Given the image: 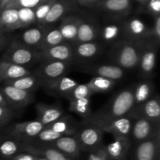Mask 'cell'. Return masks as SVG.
<instances>
[{
    "label": "cell",
    "instance_id": "obj_35",
    "mask_svg": "<svg viewBox=\"0 0 160 160\" xmlns=\"http://www.w3.org/2000/svg\"><path fill=\"white\" fill-rule=\"evenodd\" d=\"M66 11V6L62 3L55 2L50 8L48 14L42 21V24L49 25L54 23L62 17Z\"/></svg>",
    "mask_w": 160,
    "mask_h": 160
},
{
    "label": "cell",
    "instance_id": "obj_34",
    "mask_svg": "<svg viewBox=\"0 0 160 160\" xmlns=\"http://www.w3.org/2000/svg\"><path fill=\"white\" fill-rule=\"evenodd\" d=\"M64 39L61 34L59 28H51V29H45V34H44L43 40L41 45V50L49 47L55 46L63 43Z\"/></svg>",
    "mask_w": 160,
    "mask_h": 160
},
{
    "label": "cell",
    "instance_id": "obj_21",
    "mask_svg": "<svg viewBox=\"0 0 160 160\" xmlns=\"http://www.w3.org/2000/svg\"><path fill=\"white\" fill-rule=\"evenodd\" d=\"M45 31L42 27L30 28L20 33L15 39L25 46L40 51Z\"/></svg>",
    "mask_w": 160,
    "mask_h": 160
},
{
    "label": "cell",
    "instance_id": "obj_18",
    "mask_svg": "<svg viewBox=\"0 0 160 160\" xmlns=\"http://www.w3.org/2000/svg\"><path fill=\"white\" fill-rule=\"evenodd\" d=\"M78 84V82L74 79L65 75L52 82L45 84L42 88L49 95L67 98L70 92Z\"/></svg>",
    "mask_w": 160,
    "mask_h": 160
},
{
    "label": "cell",
    "instance_id": "obj_25",
    "mask_svg": "<svg viewBox=\"0 0 160 160\" xmlns=\"http://www.w3.org/2000/svg\"><path fill=\"white\" fill-rule=\"evenodd\" d=\"M131 146V141L114 139L106 148L111 160H127Z\"/></svg>",
    "mask_w": 160,
    "mask_h": 160
},
{
    "label": "cell",
    "instance_id": "obj_15",
    "mask_svg": "<svg viewBox=\"0 0 160 160\" xmlns=\"http://www.w3.org/2000/svg\"><path fill=\"white\" fill-rule=\"evenodd\" d=\"M21 152L29 153L36 157L47 160H75L65 156L56 148L45 145L23 143Z\"/></svg>",
    "mask_w": 160,
    "mask_h": 160
},
{
    "label": "cell",
    "instance_id": "obj_38",
    "mask_svg": "<svg viewBox=\"0 0 160 160\" xmlns=\"http://www.w3.org/2000/svg\"><path fill=\"white\" fill-rule=\"evenodd\" d=\"M18 17L21 28L29 27L30 25L37 22L34 9H30V8L18 9Z\"/></svg>",
    "mask_w": 160,
    "mask_h": 160
},
{
    "label": "cell",
    "instance_id": "obj_55",
    "mask_svg": "<svg viewBox=\"0 0 160 160\" xmlns=\"http://www.w3.org/2000/svg\"><path fill=\"white\" fill-rule=\"evenodd\" d=\"M0 12H1V10H0Z\"/></svg>",
    "mask_w": 160,
    "mask_h": 160
},
{
    "label": "cell",
    "instance_id": "obj_52",
    "mask_svg": "<svg viewBox=\"0 0 160 160\" xmlns=\"http://www.w3.org/2000/svg\"><path fill=\"white\" fill-rule=\"evenodd\" d=\"M1 81H2V78H1V73H0V82H1Z\"/></svg>",
    "mask_w": 160,
    "mask_h": 160
},
{
    "label": "cell",
    "instance_id": "obj_5",
    "mask_svg": "<svg viewBox=\"0 0 160 160\" xmlns=\"http://www.w3.org/2000/svg\"><path fill=\"white\" fill-rule=\"evenodd\" d=\"M127 160H160V130L144 142L131 144Z\"/></svg>",
    "mask_w": 160,
    "mask_h": 160
},
{
    "label": "cell",
    "instance_id": "obj_48",
    "mask_svg": "<svg viewBox=\"0 0 160 160\" xmlns=\"http://www.w3.org/2000/svg\"><path fill=\"white\" fill-rule=\"evenodd\" d=\"M12 1H15V0H0V10L2 11L4 9L5 7Z\"/></svg>",
    "mask_w": 160,
    "mask_h": 160
},
{
    "label": "cell",
    "instance_id": "obj_6",
    "mask_svg": "<svg viewBox=\"0 0 160 160\" xmlns=\"http://www.w3.org/2000/svg\"><path fill=\"white\" fill-rule=\"evenodd\" d=\"M104 132L93 123L82 122L77 131L75 137L78 139L82 152H89L102 144Z\"/></svg>",
    "mask_w": 160,
    "mask_h": 160
},
{
    "label": "cell",
    "instance_id": "obj_37",
    "mask_svg": "<svg viewBox=\"0 0 160 160\" xmlns=\"http://www.w3.org/2000/svg\"><path fill=\"white\" fill-rule=\"evenodd\" d=\"M93 95L90 87L88 84H78L69 94L67 99L69 102L74 100L82 99L85 98H90Z\"/></svg>",
    "mask_w": 160,
    "mask_h": 160
},
{
    "label": "cell",
    "instance_id": "obj_45",
    "mask_svg": "<svg viewBox=\"0 0 160 160\" xmlns=\"http://www.w3.org/2000/svg\"><path fill=\"white\" fill-rule=\"evenodd\" d=\"M10 43L9 35L6 32L0 29V52L3 49H6L8 45Z\"/></svg>",
    "mask_w": 160,
    "mask_h": 160
},
{
    "label": "cell",
    "instance_id": "obj_44",
    "mask_svg": "<svg viewBox=\"0 0 160 160\" xmlns=\"http://www.w3.org/2000/svg\"><path fill=\"white\" fill-rule=\"evenodd\" d=\"M148 38L153 39V40L156 41L157 42L160 43V17H156L155 20L154 25L152 28L149 29V33H148Z\"/></svg>",
    "mask_w": 160,
    "mask_h": 160
},
{
    "label": "cell",
    "instance_id": "obj_9",
    "mask_svg": "<svg viewBox=\"0 0 160 160\" xmlns=\"http://www.w3.org/2000/svg\"><path fill=\"white\" fill-rule=\"evenodd\" d=\"M160 130V123L148 120L142 117H132L131 131V143H140L150 138Z\"/></svg>",
    "mask_w": 160,
    "mask_h": 160
},
{
    "label": "cell",
    "instance_id": "obj_4",
    "mask_svg": "<svg viewBox=\"0 0 160 160\" xmlns=\"http://www.w3.org/2000/svg\"><path fill=\"white\" fill-rule=\"evenodd\" d=\"M159 44V42L151 38H146L142 41L138 69L139 74L143 79L149 80L153 76L156 66Z\"/></svg>",
    "mask_w": 160,
    "mask_h": 160
},
{
    "label": "cell",
    "instance_id": "obj_49",
    "mask_svg": "<svg viewBox=\"0 0 160 160\" xmlns=\"http://www.w3.org/2000/svg\"><path fill=\"white\" fill-rule=\"evenodd\" d=\"M0 105L5 106H8V103L7 102H6V98H5L4 95H2V93L1 92H0Z\"/></svg>",
    "mask_w": 160,
    "mask_h": 160
},
{
    "label": "cell",
    "instance_id": "obj_16",
    "mask_svg": "<svg viewBox=\"0 0 160 160\" xmlns=\"http://www.w3.org/2000/svg\"><path fill=\"white\" fill-rule=\"evenodd\" d=\"M45 145L52 147L65 156L75 160H78L82 152L75 135L62 136Z\"/></svg>",
    "mask_w": 160,
    "mask_h": 160
},
{
    "label": "cell",
    "instance_id": "obj_51",
    "mask_svg": "<svg viewBox=\"0 0 160 160\" xmlns=\"http://www.w3.org/2000/svg\"><path fill=\"white\" fill-rule=\"evenodd\" d=\"M35 160H47V159H42V158L36 157V156H35Z\"/></svg>",
    "mask_w": 160,
    "mask_h": 160
},
{
    "label": "cell",
    "instance_id": "obj_46",
    "mask_svg": "<svg viewBox=\"0 0 160 160\" xmlns=\"http://www.w3.org/2000/svg\"><path fill=\"white\" fill-rule=\"evenodd\" d=\"M148 9L156 17L159 16L160 12V0H150L148 3Z\"/></svg>",
    "mask_w": 160,
    "mask_h": 160
},
{
    "label": "cell",
    "instance_id": "obj_47",
    "mask_svg": "<svg viewBox=\"0 0 160 160\" xmlns=\"http://www.w3.org/2000/svg\"><path fill=\"white\" fill-rule=\"evenodd\" d=\"M10 160H35V156L26 152H20Z\"/></svg>",
    "mask_w": 160,
    "mask_h": 160
},
{
    "label": "cell",
    "instance_id": "obj_54",
    "mask_svg": "<svg viewBox=\"0 0 160 160\" xmlns=\"http://www.w3.org/2000/svg\"><path fill=\"white\" fill-rule=\"evenodd\" d=\"M142 1H145V0H142Z\"/></svg>",
    "mask_w": 160,
    "mask_h": 160
},
{
    "label": "cell",
    "instance_id": "obj_42",
    "mask_svg": "<svg viewBox=\"0 0 160 160\" xmlns=\"http://www.w3.org/2000/svg\"><path fill=\"white\" fill-rule=\"evenodd\" d=\"M88 160H111L106 152V145L102 144L98 148L89 152Z\"/></svg>",
    "mask_w": 160,
    "mask_h": 160
},
{
    "label": "cell",
    "instance_id": "obj_40",
    "mask_svg": "<svg viewBox=\"0 0 160 160\" xmlns=\"http://www.w3.org/2000/svg\"><path fill=\"white\" fill-rule=\"evenodd\" d=\"M46 0H15L11 2L5 7V9H20V8H30L34 9L42 4Z\"/></svg>",
    "mask_w": 160,
    "mask_h": 160
},
{
    "label": "cell",
    "instance_id": "obj_17",
    "mask_svg": "<svg viewBox=\"0 0 160 160\" xmlns=\"http://www.w3.org/2000/svg\"><path fill=\"white\" fill-rule=\"evenodd\" d=\"M73 61L83 64L86 61L95 59L102 51V45L97 42H82L73 44Z\"/></svg>",
    "mask_w": 160,
    "mask_h": 160
},
{
    "label": "cell",
    "instance_id": "obj_22",
    "mask_svg": "<svg viewBox=\"0 0 160 160\" xmlns=\"http://www.w3.org/2000/svg\"><path fill=\"white\" fill-rule=\"evenodd\" d=\"M79 126L80 123L73 120L70 116L65 117L63 115L53 123L45 126V128L62 135H74Z\"/></svg>",
    "mask_w": 160,
    "mask_h": 160
},
{
    "label": "cell",
    "instance_id": "obj_13",
    "mask_svg": "<svg viewBox=\"0 0 160 160\" xmlns=\"http://www.w3.org/2000/svg\"><path fill=\"white\" fill-rule=\"evenodd\" d=\"M80 69L86 73L95 75V77H102L116 81L124 78L126 71L114 64H82Z\"/></svg>",
    "mask_w": 160,
    "mask_h": 160
},
{
    "label": "cell",
    "instance_id": "obj_24",
    "mask_svg": "<svg viewBox=\"0 0 160 160\" xmlns=\"http://www.w3.org/2000/svg\"><path fill=\"white\" fill-rule=\"evenodd\" d=\"M23 143L8 136L0 137V160H10L21 152Z\"/></svg>",
    "mask_w": 160,
    "mask_h": 160
},
{
    "label": "cell",
    "instance_id": "obj_3",
    "mask_svg": "<svg viewBox=\"0 0 160 160\" xmlns=\"http://www.w3.org/2000/svg\"><path fill=\"white\" fill-rule=\"evenodd\" d=\"M0 60L28 68L41 61L40 51L25 46L13 39L6 48Z\"/></svg>",
    "mask_w": 160,
    "mask_h": 160
},
{
    "label": "cell",
    "instance_id": "obj_19",
    "mask_svg": "<svg viewBox=\"0 0 160 160\" xmlns=\"http://www.w3.org/2000/svg\"><path fill=\"white\" fill-rule=\"evenodd\" d=\"M35 109L37 112L36 120L40 122L44 126L53 123L64 115L63 109L56 105L39 102L36 104Z\"/></svg>",
    "mask_w": 160,
    "mask_h": 160
},
{
    "label": "cell",
    "instance_id": "obj_32",
    "mask_svg": "<svg viewBox=\"0 0 160 160\" xmlns=\"http://www.w3.org/2000/svg\"><path fill=\"white\" fill-rule=\"evenodd\" d=\"M123 37V26L120 27L117 23H108L102 28H100L99 38L106 42H114Z\"/></svg>",
    "mask_w": 160,
    "mask_h": 160
},
{
    "label": "cell",
    "instance_id": "obj_23",
    "mask_svg": "<svg viewBox=\"0 0 160 160\" xmlns=\"http://www.w3.org/2000/svg\"><path fill=\"white\" fill-rule=\"evenodd\" d=\"M0 73L2 81H11L32 74V71L27 67L2 60H0Z\"/></svg>",
    "mask_w": 160,
    "mask_h": 160
},
{
    "label": "cell",
    "instance_id": "obj_10",
    "mask_svg": "<svg viewBox=\"0 0 160 160\" xmlns=\"http://www.w3.org/2000/svg\"><path fill=\"white\" fill-rule=\"evenodd\" d=\"M0 92L2 93L12 109H22L34 101V92L20 90L10 85L4 84L0 87Z\"/></svg>",
    "mask_w": 160,
    "mask_h": 160
},
{
    "label": "cell",
    "instance_id": "obj_43",
    "mask_svg": "<svg viewBox=\"0 0 160 160\" xmlns=\"http://www.w3.org/2000/svg\"><path fill=\"white\" fill-rule=\"evenodd\" d=\"M53 3L54 2H47L42 3L40 6L36 7V9H34L37 22H38L40 23H42V21H43L44 19L47 16V14H48V11H49L50 8L52 6Z\"/></svg>",
    "mask_w": 160,
    "mask_h": 160
},
{
    "label": "cell",
    "instance_id": "obj_31",
    "mask_svg": "<svg viewBox=\"0 0 160 160\" xmlns=\"http://www.w3.org/2000/svg\"><path fill=\"white\" fill-rule=\"evenodd\" d=\"M117 82V81L108 78L95 77L92 78L87 84H88L94 95L96 93H106L109 92L115 87Z\"/></svg>",
    "mask_w": 160,
    "mask_h": 160
},
{
    "label": "cell",
    "instance_id": "obj_1",
    "mask_svg": "<svg viewBox=\"0 0 160 160\" xmlns=\"http://www.w3.org/2000/svg\"><path fill=\"white\" fill-rule=\"evenodd\" d=\"M134 107L133 87L126 88L119 91L101 109L83 122L93 123L95 125L111 121L129 115Z\"/></svg>",
    "mask_w": 160,
    "mask_h": 160
},
{
    "label": "cell",
    "instance_id": "obj_2",
    "mask_svg": "<svg viewBox=\"0 0 160 160\" xmlns=\"http://www.w3.org/2000/svg\"><path fill=\"white\" fill-rule=\"evenodd\" d=\"M142 41L119 39L112 43L108 56L114 65L125 70H134L138 65Z\"/></svg>",
    "mask_w": 160,
    "mask_h": 160
},
{
    "label": "cell",
    "instance_id": "obj_26",
    "mask_svg": "<svg viewBox=\"0 0 160 160\" xmlns=\"http://www.w3.org/2000/svg\"><path fill=\"white\" fill-rule=\"evenodd\" d=\"M100 28L95 26L94 23L90 22L81 20L78 26V34H77L75 43H82V42H95L99 38Z\"/></svg>",
    "mask_w": 160,
    "mask_h": 160
},
{
    "label": "cell",
    "instance_id": "obj_53",
    "mask_svg": "<svg viewBox=\"0 0 160 160\" xmlns=\"http://www.w3.org/2000/svg\"><path fill=\"white\" fill-rule=\"evenodd\" d=\"M2 131V129H0V133H1V131Z\"/></svg>",
    "mask_w": 160,
    "mask_h": 160
},
{
    "label": "cell",
    "instance_id": "obj_14",
    "mask_svg": "<svg viewBox=\"0 0 160 160\" xmlns=\"http://www.w3.org/2000/svg\"><path fill=\"white\" fill-rule=\"evenodd\" d=\"M41 61L55 60L61 62H73V44L63 42L55 46L49 47L40 51Z\"/></svg>",
    "mask_w": 160,
    "mask_h": 160
},
{
    "label": "cell",
    "instance_id": "obj_28",
    "mask_svg": "<svg viewBox=\"0 0 160 160\" xmlns=\"http://www.w3.org/2000/svg\"><path fill=\"white\" fill-rule=\"evenodd\" d=\"M153 84L149 80L140 81L133 87L134 106H138L149 99L152 96Z\"/></svg>",
    "mask_w": 160,
    "mask_h": 160
},
{
    "label": "cell",
    "instance_id": "obj_7",
    "mask_svg": "<svg viewBox=\"0 0 160 160\" xmlns=\"http://www.w3.org/2000/svg\"><path fill=\"white\" fill-rule=\"evenodd\" d=\"M45 126L38 120L15 123L4 128L5 135L12 138L22 143L31 142Z\"/></svg>",
    "mask_w": 160,
    "mask_h": 160
},
{
    "label": "cell",
    "instance_id": "obj_41",
    "mask_svg": "<svg viewBox=\"0 0 160 160\" xmlns=\"http://www.w3.org/2000/svg\"><path fill=\"white\" fill-rule=\"evenodd\" d=\"M14 117V111L9 106L0 105V129L3 130Z\"/></svg>",
    "mask_w": 160,
    "mask_h": 160
},
{
    "label": "cell",
    "instance_id": "obj_27",
    "mask_svg": "<svg viewBox=\"0 0 160 160\" xmlns=\"http://www.w3.org/2000/svg\"><path fill=\"white\" fill-rule=\"evenodd\" d=\"M20 28L18 9H4L0 12V29L8 33Z\"/></svg>",
    "mask_w": 160,
    "mask_h": 160
},
{
    "label": "cell",
    "instance_id": "obj_11",
    "mask_svg": "<svg viewBox=\"0 0 160 160\" xmlns=\"http://www.w3.org/2000/svg\"><path fill=\"white\" fill-rule=\"evenodd\" d=\"M132 117L130 115L112 120L111 121L96 125L102 129L104 133L112 135L114 139L130 140L131 137Z\"/></svg>",
    "mask_w": 160,
    "mask_h": 160
},
{
    "label": "cell",
    "instance_id": "obj_29",
    "mask_svg": "<svg viewBox=\"0 0 160 160\" xmlns=\"http://www.w3.org/2000/svg\"><path fill=\"white\" fill-rule=\"evenodd\" d=\"M80 22L81 20L79 19L68 18L64 20L61 23L59 29L63 38L64 42L70 44L74 43L76 41Z\"/></svg>",
    "mask_w": 160,
    "mask_h": 160
},
{
    "label": "cell",
    "instance_id": "obj_30",
    "mask_svg": "<svg viewBox=\"0 0 160 160\" xmlns=\"http://www.w3.org/2000/svg\"><path fill=\"white\" fill-rule=\"evenodd\" d=\"M4 82L5 84L16 88L32 92H34V91L38 87H41L40 81L33 73L28 76L17 78V79L4 81Z\"/></svg>",
    "mask_w": 160,
    "mask_h": 160
},
{
    "label": "cell",
    "instance_id": "obj_8",
    "mask_svg": "<svg viewBox=\"0 0 160 160\" xmlns=\"http://www.w3.org/2000/svg\"><path fill=\"white\" fill-rule=\"evenodd\" d=\"M70 62L55 60H42L40 65L35 69L33 74L38 78L41 87L51 83L62 77L69 70Z\"/></svg>",
    "mask_w": 160,
    "mask_h": 160
},
{
    "label": "cell",
    "instance_id": "obj_20",
    "mask_svg": "<svg viewBox=\"0 0 160 160\" xmlns=\"http://www.w3.org/2000/svg\"><path fill=\"white\" fill-rule=\"evenodd\" d=\"M149 28L145 23L137 18L128 20L123 25V38L134 41H142L148 38Z\"/></svg>",
    "mask_w": 160,
    "mask_h": 160
},
{
    "label": "cell",
    "instance_id": "obj_12",
    "mask_svg": "<svg viewBox=\"0 0 160 160\" xmlns=\"http://www.w3.org/2000/svg\"><path fill=\"white\" fill-rule=\"evenodd\" d=\"M129 115L131 117H142L155 123H160V100L159 96H152L145 102L134 106Z\"/></svg>",
    "mask_w": 160,
    "mask_h": 160
},
{
    "label": "cell",
    "instance_id": "obj_39",
    "mask_svg": "<svg viewBox=\"0 0 160 160\" xmlns=\"http://www.w3.org/2000/svg\"><path fill=\"white\" fill-rule=\"evenodd\" d=\"M130 5V0H106L102 6L109 12H123L129 9Z\"/></svg>",
    "mask_w": 160,
    "mask_h": 160
},
{
    "label": "cell",
    "instance_id": "obj_36",
    "mask_svg": "<svg viewBox=\"0 0 160 160\" xmlns=\"http://www.w3.org/2000/svg\"><path fill=\"white\" fill-rule=\"evenodd\" d=\"M62 136L64 135L54 132L52 130L48 129L46 128H44V129L41 132H39L38 135L31 142H28V143L38 144V145H47V144L56 140V139L62 137Z\"/></svg>",
    "mask_w": 160,
    "mask_h": 160
},
{
    "label": "cell",
    "instance_id": "obj_50",
    "mask_svg": "<svg viewBox=\"0 0 160 160\" xmlns=\"http://www.w3.org/2000/svg\"><path fill=\"white\" fill-rule=\"evenodd\" d=\"M84 1H85L86 2H95L97 1V0H84Z\"/></svg>",
    "mask_w": 160,
    "mask_h": 160
},
{
    "label": "cell",
    "instance_id": "obj_33",
    "mask_svg": "<svg viewBox=\"0 0 160 160\" xmlns=\"http://www.w3.org/2000/svg\"><path fill=\"white\" fill-rule=\"evenodd\" d=\"M69 103H70L69 109L71 112L82 117L84 121L87 120L92 113L90 108V98L74 100V101L69 102Z\"/></svg>",
    "mask_w": 160,
    "mask_h": 160
}]
</instances>
